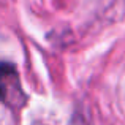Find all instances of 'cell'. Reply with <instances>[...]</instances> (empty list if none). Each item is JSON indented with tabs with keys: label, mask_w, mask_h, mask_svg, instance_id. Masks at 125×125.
<instances>
[{
	"label": "cell",
	"mask_w": 125,
	"mask_h": 125,
	"mask_svg": "<svg viewBox=\"0 0 125 125\" xmlns=\"http://www.w3.org/2000/svg\"><path fill=\"white\" fill-rule=\"evenodd\" d=\"M21 92L16 68L10 63H0V103L10 101Z\"/></svg>",
	"instance_id": "1"
}]
</instances>
